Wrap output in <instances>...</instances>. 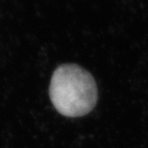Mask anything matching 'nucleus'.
Returning a JSON list of instances; mask_svg holds the SVG:
<instances>
[{
	"label": "nucleus",
	"mask_w": 148,
	"mask_h": 148,
	"mask_svg": "<svg viewBox=\"0 0 148 148\" xmlns=\"http://www.w3.org/2000/svg\"><path fill=\"white\" fill-rule=\"evenodd\" d=\"M49 97L60 114L77 118L88 114L95 108L98 90L89 71L75 63H64L53 73Z\"/></svg>",
	"instance_id": "obj_1"
}]
</instances>
